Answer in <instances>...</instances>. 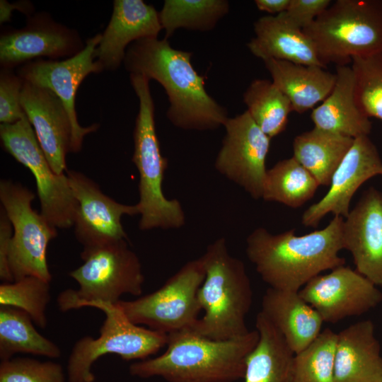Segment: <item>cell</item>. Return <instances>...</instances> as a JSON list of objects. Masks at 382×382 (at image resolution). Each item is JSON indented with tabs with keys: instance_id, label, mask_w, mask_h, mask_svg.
Wrapping results in <instances>:
<instances>
[{
	"instance_id": "16",
	"label": "cell",
	"mask_w": 382,
	"mask_h": 382,
	"mask_svg": "<svg viewBox=\"0 0 382 382\" xmlns=\"http://www.w3.org/2000/svg\"><path fill=\"white\" fill-rule=\"evenodd\" d=\"M299 294L323 322L330 323L364 314L382 301V292L375 284L345 265L316 276Z\"/></svg>"
},
{
	"instance_id": "12",
	"label": "cell",
	"mask_w": 382,
	"mask_h": 382,
	"mask_svg": "<svg viewBox=\"0 0 382 382\" xmlns=\"http://www.w3.org/2000/svg\"><path fill=\"white\" fill-rule=\"evenodd\" d=\"M101 39L98 33L86 41V46L77 54L64 60L37 59L19 66L18 75L25 81L50 89L62 101L71 124V152L81 150L84 137L96 132L99 125L81 127L77 119L75 99L77 90L83 79L91 73L104 69L94 59L95 52Z\"/></svg>"
},
{
	"instance_id": "14",
	"label": "cell",
	"mask_w": 382,
	"mask_h": 382,
	"mask_svg": "<svg viewBox=\"0 0 382 382\" xmlns=\"http://www.w3.org/2000/svg\"><path fill=\"white\" fill-rule=\"evenodd\" d=\"M77 202L74 233L83 250L127 241L122 224L124 215L139 214L137 204H125L104 194L99 185L82 173L66 172Z\"/></svg>"
},
{
	"instance_id": "29",
	"label": "cell",
	"mask_w": 382,
	"mask_h": 382,
	"mask_svg": "<svg viewBox=\"0 0 382 382\" xmlns=\"http://www.w3.org/2000/svg\"><path fill=\"white\" fill-rule=\"evenodd\" d=\"M318 186L313 175L292 156L267 169L262 199L298 208L313 197Z\"/></svg>"
},
{
	"instance_id": "33",
	"label": "cell",
	"mask_w": 382,
	"mask_h": 382,
	"mask_svg": "<svg viewBox=\"0 0 382 382\" xmlns=\"http://www.w3.org/2000/svg\"><path fill=\"white\" fill-rule=\"evenodd\" d=\"M50 282L34 276L3 282L0 285V304L24 311L37 326L45 328L46 308L50 301Z\"/></svg>"
},
{
	"instance_id": "36",
	"label": "cell",
	"mask_w": 382,
	"mask_h": 382,
	"mask_svg": "<svg viewBox=\"0 0 382 382\" xmlns=\"http://www.w3.org/2000/svg\"><path fill=\"white\" fill-rule=\"evenodd\" d=\"M24 80L13 69L0 71V122L13 124L25 117L21 104Z\"/></svg>"
},
{
	"instance_id": "38",
	"label": "cell",
	"mask_w": 382,
	"mask_h": 382,
	"mask_svg": "<svg viewBox=\"0 0 382 382\" xmlns=\"http://www.w3.org/2000/svg\"><path fill=\"white\" fill-rule=\"evenodd\" d=\"M13 236V227L4 209L0 211V278L4 282H12L8 257Z\"/></svg>"
},
{
	"instance_id": "1",
	"label": "cell",
	"mask_w": 382,
	"mask_h": 382,
	"mask_svg": "<svg viewBox=\"0 0 382 382\" xmlns=\"http://www.w3.org/2000/svg\"><path fill=\"white\" fill-rule=\"evenodd\" d=\"M192 53L171 47L166 38H144L127 49L124 65L130 74L158 82L169 101L166 117L185 130H214L228 118L226 109L207 93L204 78L191 62Z\"/></svg>"
},
{
	"instance_id": "2",
	"label": "cell",
	"mask_w": 382,
	"mask_h": 382,
	"mask_svg": "<svg viewBox=\"0 0 382 382\" xmlns=\"http://www.w3.org/2000/svg\"><path fill=\"white\" fill-rule=\"evenodd\" d=\"M343 220L334 216L325 228L302 236L295 229L273 234L258 227L246 238V255L270 288L299 291L322 272L345 265L339 255Z\"/></svg>"
},
{
	"instance_id": "3",
	"label": "cell",
	"mask_w": 382,
	"mask_h": 382,
	"mask_svg": "<svg viewBox=\"0 0 382 382\" xmlns=\"http://www.w3.org/2000/svg\"><path fill=\"white\" fill-rule=\"evenodd\" d=\"M259 340L249 331L239 337L212 340L184 330L168 335L167 348L158 357L132 363L129 374L168 382H234L243 378L246 360Z\"/></svg>"
},
{
	"instance_id": "7",
	"label": "cell",
	"mask_w": 382,
	"mask_h": 382,
	"mask_svg": "<svg viewBox=\"0 0 382 382\" xmlns=\"http://www.w3.org/2000/svg\"><path fill=\"white\" fill-rule=\"evenodd\" d=\"M81 257L83 264L69 272L79 289L59 294L61 311L89 307L96 302L115 303L124 294H141L144 281L141 265L127 241L83 250Z\"/></svg>"
},
{
	"instance_id": "20",
	"label": "cell",
	"mask_w": 382,
	"mask_h": 382,
	"mask_svg": "<svg viewBox=\"0 0 382 382\" xmlns=\"http://www.w3.org/2000/svg\"><path fill=\"white\" fill-rule=\"evenodd\" d=\"M161 30L159 12L152 5L142 0H115L95 58L104 70L115 71L124 62L126 49L132 43L144 38H158Z\"/></svg>"
},
{
	"instance_id": "30",
	"label": "cell",
	"mask_w": 382,
	"mask_h": 382,
	"mask_svg": "<svg viewBox=\"0 0 382 382\" xmlns=\"http://www.w3.org/2000/svg\"><path fill=\"white\" fill-rule=\"evenodd\" d=\"M243 100L251 118L270 138L286 129L292 105L272 81L253 80L243 93Z\"/></svg>"
},
{
	"instance_id": "27",
	"label": "cell",
	"mask_w": 382,
	"mask_h": 382,
	"mask_svg": "<svg viewBox=\"0 0 382 382\" xmlns=\"http://www.w3.org/2000/svg\"><path fill=\"white\" fill-rule=\"evenodd\" d=\"M353 141L352 138L314 127L295 137L293 157L313 175L319 185L329 186Z\"/></svg>"
},
{
	"instance_id": "40",
	"label": "cell",
	"mask_w": 382,
	"mask_h": 382,
	"mask_svg": "<svg viewBox=\"0 0 382 382\" xmlns=\"http://www.w3.org/2000/svg\"><path fill=\"white\" fill-rule=\"evenodd\" d=\"M290 0H255V4L258 10L266 12L269 15L275 16L285 12L289 5Z\"/></svg>"
},
{
	"instance_id": "11",
	"label": "cell",
	"mask_w": 382,
	"mask_h": 382,
	"mask_svg": "<svg viewBox=\"0 0 382 382\" xmlns=\"http://www.w3.org/2000/svg\"><path fill=\"white\" fill-rule=\"evenodd\" d=\"M4 149L33 175L40 214L57 228L73 226L77 202L66 173L51 168L26 116L13 124L0 125Z\"/></svg>"
},
{
	"instance_id": "34",
	"label": "cell",
	"mask_w": 382,
	"mask_h": 382,
	"mask_svg": "<svg viewBox=\"0 0 382 382\" xmlns=\"http://www.w3.org/2000/svg\"><path fill=\"white\" fill-rule=\"evenodd\" d=\"M351 67L358 108L369 118L382 121V52L353 58Z\"/></svg>"
},
{
	"instance_id": "35",
	"label": "cell",
	"mask_w": 382,
	"mask_h": 382,
	"mask_svg": "<svg viewBox=\"0 0 382 382\" xmlns=\"http://www.w3.org/2000/svg\"><path fill=\"white\" fill-rule=\"evenodd\" d=\"M0 382H65L61 364L28 357L1 361Z\"/></svg>"
},
{
	"instance_id": "23",
	"label": "cell",
	"mask_w": 382,
	"mask_h": 382,
	"mask_svg": "<svg viewBox=\"0 0 382 382\" xmlns=\"http://www.w3.org/2000/svg\"><path fill=\"white\" fill-rule=\"evenodd\" d=\"M261 312L294 354L305 349L322 332L323 319L299 291L269 287L262 297Z\"/></svg>"
},
{
	"instance_id": "28",
	"label": "cell",
	"mask_w": 382,
	"mask_h": 382,
	"mask_svg": "<svg viewBox=\"0 0 382 382\" xmlns=\"http://www.w3.org/2000/svg\"><path fill=\"white\" fill-rule=\"evenodd\" d=\"M30 316L24 311L9 306H0V358L8 360L18 353H26L59 358V347L40 334Z\"/></svg>"
},
{
	"instance_id": "10",
	"label": "cell",
	"mask_w": 382,
	"mask_h": 382,
	"mask_svg": "<svg viewBox=\"0 0 382 382\" xmlns=\"http://www.w3.org/2000/svg\"><path fill=\"white\" fill-rule=\"evenodd\" d=\"M35 194L21 183L11 180L0 181V200L13 227L8 257L14 281L34 276L50 282L47 249L57 236L53 226L32 207Z\"/></svg>"
},
{
	"instance_id": "31",
	"label": "cell",
	"mask_w": 382,
	"mask_h": 382,
	"mask_svg": "<svg viewBox=\"0 0 382 382\" xmlns=\"http://www.w3.org/2000/svg\"><path fill=\"white\" fill-rule=\"evenodd\" d=\"M229 9L226 0H166L159 11L164 38L168 40L179 28L210 31Z\"/></svg>"
},
{
	"instance_id": "6",
	"label": "cell",
	"mask_w": 382,
	"mask_h": 382,
	"mask_svg": "<svg viewBox=\"0 0 382 382\" xmlns=\"http://www.w3.org/2000/svg\"><path fill=\"white\" fill-rule=\"evenodd\" d=\"M324 65L382 52V0H337L303 29Z\"/></svg>"
},
{
	"instance_id": "37",
	"label": "cell",
	"mask_w": 382,
	"mask_h": 382,
	"mask_svg": "<svg viewBox=\"0 0 382 382\" xmlns=\"http://www.w3.org/2000/svg\"><path fill=\"white\" fill-rule=\"evenodd\" d=\"M331 4L330 0H290L286 18L296 26L304 29Z\"/></svg>"
},
{
	"instance_id": "4",
	"label": "cell",
	"mask_w": 382,
	"mask_h": 382,
	"mask_svg": "<svg viewBox=\"0 0 382 382\" xmlns=\"http://www.w3.org/2000/svg\"><path fill=\"white\" fill-rule=\"evenodd\" d=\"M201 257L205 278L197 296L204 315L190 330L216 340L245 335L253 291L244 263L229 253L224 238L209 244Z\"/></svg>"
},
{
	"instance_id": "22",
	"label": "cell",
	"mask_w": 382,
	"mask_h": 382,
	"mask_svg": "<svg viewBox=\"0 0 382 382\" xmlns=\"http://www.w3.org/2000/svg\"><path fill=\"white\" fill-rule=\"evenodd\" d=\"M336 382H382V355L370 320L355 323L337 333Z\"/></svg>"
},
{
	"instance_id": "24",
	"label": "cell",
	"mask_w": 382,
	"mask_h": 382,
	"mask_svg": "<svg viewBox=\"0 0 382 382\" xmlns=\"http://www.w3.org/2000/svg\"><path fill=\"white\" fill-rule=\"evenodd\" d=\"M331 93L313 108L311 118L320 129L355 139L369 136L370 118L358 108L354 97V76L351 66H337Z\"/></svg>"
},
{
	"instance_id": "21",
	"label": "cell",
	"mask_w": 382,
	"mask_h": 382,
	"mask_svg": "<svg viewBox=\"0 0 382 382\" xmlns=\"http://www.w3.org/2000/svg\"><path fill=\"white\" fill-rule=\"evenodd\" d=\"M253 29L255 36L247 47L262 61L274 59L326 68L311 38L284 13L260 17L255 21Z\"/></svg>"
},
{
	"instance_id": "9",
	"label": "cell",
	"mask_w": 382,
	"mask_h": 382,
	"mask_svg": "<svg viewBox=\"0 0 382 382\" xmlns=\"http://www.w3.org/2000/svg\"><path fill=\"white\" fill-rule=\"evenodd\" d=\"M204 278L199 257L186 262L155 291L115 304L136 325L166 335L190 330L202 311L197 294Z\"/></svg>"
},
{
	"instance_id": "32",
	"label": "cell",
	"mask_w": 382,
	"mask_h": 382,
	"mask_svg": "<svg viewBox=\"0 0 382 382\" xmlns=\"http://www.w3.org/2000/svg\"><path fill=\"white\" fill-rule=\"evenodd\" d=\"M337 333L325 329L302 351L294 354L293 382H336Z\"/></svg>"
},
{
	"instance_id": "18",
	"label": "cell",
	"mask_w": 382,
	"mask_h": 382,
	"mask_svg": "<svg viewBox=\"0 0 382 382\" xmlns=\"http://www.w3.org/2000/svg\"><path fill=\"white\" fill-rule=\"evenodd\" d=\"M343 249L352 255L356 270L382 286V192L371 187L344 218Z\"/></svg>"
},
{
	"instance_id": "17",
	"label": "cell",
	"mask_w": 382,
	"mask_h": 382,
	"mask_svg": "<svg viewBox=\"0 0 382 382\" xmlns=\"http://www.w3.org/2000/svg\"><path fill=\"white\" fill-rule=\"evenodd\" d=\"M378 175H382V160L375 144L369 136L354 139L351 148L333 173L328 192L303 212V225L316 227L329 213L345 218L357 190Z\"/></svg>"
},
{
	"instance_id": "19",
	"label": "cell",
	"mask_w": 382,
	"mask_h": 382,
	"mask_svg": "<svg viewBox=\"0 0 382 382\" xmlns=\"http://www.w3.org/2000/svg\"><path fill=\"white\" fill-rule=\"evenodd\" d=\"M21 104L51 168L65 173L72 129L62 101L50 89L24 81Z\"/></svg>"
},
{
	"instance_id": "25",
	"label": "cell",
	"mask_w": 382,
	"mask_h": 382,
	"mask_svg": "<svg viewBox=\"0 0 382 382\" xmlns=\"http://www.w3.org/2000/svg\"><path fill=\"white\" fill-rule=\"evenodd\" d=\"M273 83L291 103L293 111L303 113L323 102L331 93L336 74L318 66L269 59L263 61Z\"/></svg>"
},
{
	"instance_id": "15",
	"label": "cell",
	"mask_w": 382,
	"mask_h": 382,
	"mask_svg": "<svg viewBox=\"0 0 382 382\" xmlns=\"http://www.w3.org/2000/svg\"><path fill=\"white\" fill-rule=\"evenodd\" d=\"M78 32L56 22L42 11L27 17L20 29H7L0 36L1 68L14 67L41 57L57 60L71 57L84 49Z\"/></svg>"
},
{
	"instance_id": "5",
	"label": "cell",
	"mask_w": 382,
	"mask_h": 382,
	"mask_svg": "<svg viewBox=\"0 0 382 382\" xmlns=\"http://www.w3.org/2000/svg\"><path fill=\"white\" fill-rule=\"evenodd\" d=\"M130 83L139 99V111L133 132L132 161L139 173V201L141 231L179 228L185 225V214L179 200L169 199L163 192V181L168 166L162 155L154 119V103L149 79L129 74Z\"/></svg>"
},
{
	"instance_id": "26",
	"label": "cell",
	"mask_w": 382,
	"mask_h": 382,
	"mask_svg": "<svg viewBox=\"0 0 382 382\" xmlns=\"http://www.w3.org/2000/svg\"><path fill=\"white\" fill-rule=\"evenodd\" d=\"M255 327L259 340L247 358L244 382H293L295 354L284 337L261 311Z\"/></svg>"
},
{
	"instance_id": "13",
	"label": "cell",
	"mask_w": 382,
	"mask_h": 382,
	"mask_svg": "<svg viewBox=\"0 0 382 382\" xmlns=\"http://www.w3.org/2000/svg\"><path fill=\"white\" fill-rule=\"evenodd\" d=\"M224 127L226 134L215 160L216 170L253 199L262 198L271 138L246 110L228 117Z\"/></svg>"
},
{
	"instance_id": "8",
	"label": "cell",
	"mask_w": 382,
	"mask_h": 382,
	"mask_svg": "<svg viewBox=\"0 0 382 382\" xmlns=\"http://www.w3.org/2000/svg\"><path fill=\"white\" fill-rule=\"evenodd\" d=\"M89 307L102 311L105 319L97 338L86 336L74 345L67 364L69 382H93L91 369L103 355L143 360L167 344L168 335L133 323L115 303L96 302Z\"/></svg>"
},
{
	"instance_id": "39",
	"label": "cell",
	"mask_w": 382,
	"mask_h": 382,
	"mask_svg": "<svg viewBox=\"0 0 382 382\" xmlns=\"http://www.w3.org/2000/svg\"><path fill=\"white\" fill-rule=\"evenodd\" d=\"M18 10L25 13L27 17L30 16L34 11V6L30 1H20L11 4L6 0L0 1V23L1 24L11 20L12 11Z\"/></svg>"
}]
</instances>
